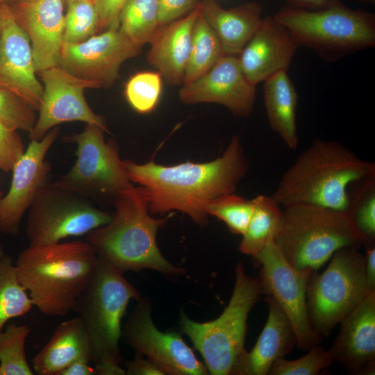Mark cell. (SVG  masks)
I'll use <instances>...</instances> for the list:
<instances>
[{
    "label": "cell",
    "mask_w": 375,
    "mask_h": 375,
    "mask_svg": "<svg viewBox=\"0 0 375 375\" xmlns=\"http://www.w3.org/2000/svg\"><path fill=\"white\" fill-rule=\"evenodd\" d=\"M124 163L130 181L144 190L151 214L181 211L200 225L208 223V204L235 192L249 169L238 135L231 138L221 156L207 162L165 166L153 160L137 164L124 160Z\"/></svg>",
    "instance_id": "6da1fadb"
},
{
    "label": "cell",
    "mask_w": 375,
    "mask_h": 375,
    "mask_svg": "<svg viewBox=\"0 0 375 375\" xmlns=\"http://www.w3.org/2000/svg\"><path fill=\"white\" fill-rule=\"evenodd\" d=\"M375 175V164L337 141L315 139L283 173L271 196L281 207L297 204L345 212L349 190Z\"/></svg>",
    "instance_id": "7a4b0ae2"
},
{
    "label": "cell",
    "mask_w": 375,
    "mask_h": 375,
    "mask_svg": "<svg viewBox=\"0 0 375 375\" xmlns=\"http://www.w3.org/2000/svg\"><path fill=\"white\" fill-rule=\"evenodd\" d=\"M111 220L85 235L97 256L124 272L150 269L169 276H182L185 269L169 262L156 242L158 229L170 216L154 218L149 215L142 187H132L114 197Z\"/></svg>",
    "instance_id": "3957f363"
},
{
    "label": "cell",
    "mask_w": 375,
    "mask_h": 375,
    "mask_svg": "<svg viewBox=\"0 0 375 375\" xmlns=\"http://www.w3.org/2000/svg\"><path fill=\"white\" fill-rule=\"evenodd\" d=\"M98 256L87 241L30 246L15 267L34 306L44 315L62 317L73 311Z\"/></svg>",
    "instance_id": "277c9868"
},
{
    "label": "cell",
    "mask_w": 375,
    "mask_h": 375,
    "mask_svg": "<svg viewBox=\"0 0 375 375\" xmlns=\"http://www.w3.org/2000/svg\"><path fill=\"white\" fill-rule=\"evenodd\" d=\"M274 242L292 267L313 272L338 249L365 244L345 212L308 204L283 208Z\"/></svg>",
    "instance_id": "5b68a950"
},
{
    "label": "cell",
    "mask_w": 375,
    "mask_h": 375,
    "mask_svg": "<svg viewBox=\"0 0 375 375\" xmlns=\"http://www.w3.org/2000/svg\"><path fill=\"white\" fill-rule=\"evenodd\" d=\"M273 17L288 28L299 46L313 49L326 60L375 45V15L339 0L317 9L287 5Z\"/></svg>",
    "instance_id": "8992f818"
},
{
    "label": "cell",
    "mask_w": 375,
    "mask_h": 375,
    "mask_svg": "<svg viewBox=\"0 0 375 375\" xmlns=\"http://www.w3.org/2000/svg\"><path fill=\"white\" fill-rule=\"evenodd\" d=\"M140 292L123 272L98 257L92 275L73 310L90 339L92 362H123L119 347L122 321L131 300Z\"/></svg>",
    "instance_id": "52a82bcc"
},
{
    "label": "cell",
    "mask_w": 375,
    "mask_h": 375,
    "mask_svg": "<svg viewBox=\"0 0 375 375\" xmlns=\"http://www.w3.org/2000/svg\"><path fill=\"white\" fill-rule=\"evenodd\" d=\"M233 291L227 306L215 319L197 322L183 312L180 326L201 355L212 375H229L244 342L249 313L262 294L259 279L246 273L239 262L235 269Z\"/></svg>",
    "instance_id": "ba28073f"
},
{
    "label": "cell",
    "mask_w": 375,
    "mask_h": 375,
    "mask_svg": "<svg viewBox=\"0 0 375 375\" xmlns=\"http://www.w3.org/2000/svg\"><path fill=\"white\" fill-rule=\"evenodd\" d=\"M359 247L336 251L328 267L313 272L306 287L309 322L320 338L328 337L370 291L365 272L364 254Z\"/></svg>",
    "instance_id": "9c48e42d"
},
{
    "label": "cell",
    "mask_w": 375,
    "mask_h": 375,
    "mask_svg": "<svg viewBox=\"0 0 375 375\" xmlns=\"http://www.w3.org/2000/svg\"><path fill=\"white\" fill-rule=\"evenodd\" d=\"M106 132L97 125L86 124L82 132L63 137L65 142L76 145V160L52 183L87 199L115 197L133 187L117 142L106 141Z\"/></svg>",
    "instance_id": "30bf717a"
},
{
    "label": "cell",
    "mask_w": 375,
    "mask_h": 375,
    "mask_svg": "<svg viewBox=\"0 0 375 375\" xmlns=\"http://www.w3.org/2000/svg\"><path fill=\"white\" fill-rule=\"evenodd\" d=\"M112 217L87 198L47 183L28 210L26 234L30 246L54 244L86 235Z\"/></svg>",
    "instance_id": "8fae6325"
},
{
    "label": "cell",
    "mask_w": 375,
    "mask_h": 375,
    "mask_svg": "<svg viewBox=\"0 0 375 375\" xmlns=\"http://www.w3.org/2000/svg\"><path fill=\"white\" fill-rule=\"evenodd\" d=\"M260 267L259 282L262 294L270 296L282 308L294 331L297 346L308 351L323 340L310 326L306 307V287L310 269L292 267L274 242L252 257Z\"/></svg>",
    "instance_id": "7c38bea8"
},
{
    "label": "cell",
    "mask_w": 375,
    "mask_h": 375,
    "mask_svg": "<svg viewBox=\"0 0 375 375\" xmlns=\"http://www.w3.org/2000/svg\"><path fill=\"white\" fill-rule=\"evenodd\" d=\"M152 303L140 297L128 317L122 331L123 342L135 353L146 356L169 375H206L208 370L199 361L181 335L161 331L151 318Z\"/></svg>",
    "instance_id": "4fadbf2b"
},
{
    "label": "cell",
    "mask_w": 375,
    "mask_h": 375,
    "mask_svg": "<svg viewBox=\"0 0 375 375\" xmlns=\"http://www.w3.org/2000/svg\"><path fill=\"white\" fill-rule=\"evenodd\" d=\"M43 83V94L34 126L29 132L31 140H40L58 125L69 122L95 124L108 131L103 117L89 106L84 90L99 88L93 82L77 78L59 65L37 72Z\"/></svg>",
    "instance_id": "5bb4252c"
},
{
    "label": "cell",
    "mask_w": 375,
    "mask_h": 375,
    "mask_svg": "<svg viewBox=\"0 0 375 375\" xmlns=\"http://www.w3.org/2000/svg\"><path fill=\"white\" fill-rule=\"evenodd\" d=\"M141 48L119 28H110L82 42H63L58 65L77 78L109 88L119 77L122 65Z\"/></svg>",
    "instance_id": "9a60e30c"
},
{
    "label": "cell",
    "mask_w": 375,
    "mask_h": 375,
    "mask_svg": "<svg viewBox=\"0 0 375 375\" xmlns=\"http://www.w3.org/2000/svg\"><path fill=\"white\" fill-rule=\"evenodd\" d=\"M60 133L58 127L49 131L40 140H31L15 162L8 192L0 201V233L17 235L22 219L40 189L48 183L51 170L46 155Z\"/></svg>",
    "instance_id": "2e32d148"
},
{
    "label": "cell",
    "mask_w": 375,
    "mask_h": 375,
    "mask_svg": "<svg viewBox=\"0 0 375 375\" xmlns=\"http://www.w3.org/2000/svg\"><path fill=\"white\" fill-rule=\"evenodd\" d=\"M256 87L245 77L238 56L224 55L206 74L183 85L178 96L186 104L218 103L244 117L253 111Z\"/></svg>",
    "instance_id": "e0dca14e"
},
{
    "label": "cell",
    "mask_w": 375,
    "mask_h": 375,
    "mask_svg": "<svg viewBox=\"0 0 375 375\" xmlns=\"http://www.w3.org/2000/svg\"><path fill=\"white\" fill-rule=\"evenodd\" d=\"M0 38V85L26 100L36 111L43 86L36 78L31 44L15 20L10 6L3 3Z\"/></svg>",
    "instance_id": "ac0fdd59"
},
{
    "label": "cell",
    "mask_w": 375,
    "mask_h": 375,
    "mask_svg": "<svg viewBox=\"0 0 375 375\" xmlns=\"http://www.w3.org/2000/svg\"><path fill=\"white\" fill-rule=\"evenodd\" d=\"M8 4L29 38L36 72L58 65L64 42L65 0H16Z\"/></svg>",
    "instance_id": "d6986e66"
},
{
    "label": "cell",
    "mask_w": 375,
    "mask_h": 375,
    "mask_svg": "<svg viewBox=\"0 0 375 375\" xmlns=\"http://www.w3.org/2000/svg\"><path fill=\"white\" fill-rule=\"evenodd\" d=\"M298 47L288 28L267 16L238 58L247 79L256 86L278 72L288 71Z\"/></svg>",
    "instance_id": "ffe728a7"
},
{
    "label": "cell",
    "mask_w": 375,
    "mask_h": 375,
    "mask_svg": "<svg viewBox=\"0 0 375 375\" xmlns=\"http://www.w3.org/2000/svg\"><path fill=\"white\" fill-rule=\"evenodd\" d=\"M340 324L328 349L334 362L342 365L350 374H374L375 291L369 292Z\"/></svg>",
    "instance_id": "44dd1931"
},
{
    "label": "cell",
    "mask_w": 375,
    "mask_h": 375,
    "mask_svg": "<svg viewBox=\"0 0 375 375\" xmlns=\"http://www.w3.org/2000/svg\"><path fill=\"white\" fill-rule=\"evenodd\" d=\"M264 300L269 308L266 323L253 348L240 354L231 375H268L274 362L297 346L292 325L282 308L270 296Z\"/></svg>",
    "instance_id": "7402d4cb"
},
{
    "label": "cell",
    "mask_w": 375,
    "mask_h": 375,
    "mask_svg": "<svg viewBox=\"0 0 375 375\" xmlns=\"http://www.w3.org/2000/svg\"><path fill=\"white\" fill-rule=\"evenodd\" d=\"M199 12L200 6L180 19L160 26L149 43L147 61L170 85H183L192 29Z\"/></svg>",
    "instance_id": "603a6c76"
},
{
    "label": "cell",
    "mask_w": 375,
    "mask_h": 375,
    "mask_svg": "<svg viewBox=\"0 0 375 375\" xmlns=\"http://www.w3.org/2000/svg\"><path fill=\"white\" fill-rule=\"evenodd\" d=\"M200 9L219 38L224 55L238 56L262 19V8L257 2L224 9L217 0H201Z\"/></svg>",
    "instance_id": "cb8c5ba5"
},
{
    "label": "cell",
    "mask_w": 375,
    "mask_h": 375,
    "mask_svg": "<svg viewBox=\"0 0 375 375\" xmlns=\"http://www.w3.org/2000/svg\"><path fill=\"white\" fill-rule=\"evenodd\" d=\"M92 361V348L87 331L77 316L56 328L49 342L34 356L32 366L38 375H58L70 364Z\"/></svg>",
    "instance_id": "d4e9b609"
},
{
    "label": "cell",
    "mask_w": 375,
    "mask_h": 375,
    "mask_svg": "<svg viewBox=\"0 0 375 375\" xmlns=\"http://www.w3.org/2000/svg\"><path fill=\"white\" fill-rule=\"evenodd\" d=\"M264 101L271 128L290 149L299 144L297 128L298 94L287 71H281L264 81Z\"/></svg>",
    "instance_id": "484cf974"
},
{
    "label": "cell",
    "mask_w": 375,
    "mask_h": 375,
    "mask_svg": "<svg viewBox=\"0 0 375 375\" xmlns=\"http://www.w3.org/2000/svg\"><path fill=\"white\" fill-rule=\"evenodd\" d=\"M252 199L253 212L238 249L253 257L274 241L281 224L283 208L271 196L260 194Z\"/></svg>",
    "instance_id": "4316f807"
},
{
    "label": "cell",
    "mask_w": 375,
    "mask_h": 375,
    "mask_svg": "<svg viewBox=\"0 0 375 375\" xmlns=\"http://www.w3.org/2000/svg\"><path fill=\"white\" fill-rule=\"evenodd\" d=\"M224 55L219 38L200 9L192 29L190 51L183 85L190 83L206 74Z\"/></svg>",
    "instance_id": "83f0119b"
},
{
    "label": "cell",
    "mask_w": 375,
    "mask_h": 375,
    "mask_svg": "<svg viewBox=\"0 0 375 375\" xmlns=\"http://www.w3.org/2000/svg\"><path fill=\"white\" fill-rule=\"evenodd\" d=\"M160 27L158 0H126L119 15V29L142 47Z\"/></svg>",
    "instance_id": "f1b7e54d"
},
{
    "label": "cell",
    "mask_w": 375,
    "mask_h": 375,
    "mask_svg": "<svg viewBox=\"0 0 375 375\" xmlns=\"http://www.w3.org/2000/svg\"><path fill=\"white\" fill-rule=\"evenodd\" d=\"M33 306L12 257L5 254L0 259V331L9 319L24 315Z\"/></svg>",
    "instance_id": "f546056e"
},
{
    "label": "cell",
    "mask_w": 375,
    "mask_h": 375,
    "mask_svg": "<svg viewBox=\"0 0 375 375\" xmlns=\"http://www.w3.org/2000/svg\"><path fill=\"white\" fill-rule=\"evenodd\" d=\"M365 241L375 242V175L354 183L345 212Z\"/></svg>",
    "instance_id": "4dcf8cb0"
},
{
    "label": "cell",
    "mask_w": 375,
    "mask_h": 375,
    "mask_svg": "<svg viewBox=\"0 0 375 375\" xmlns=\"http://www.w3.org/2000/svg\"><path fill=\"white\" fill-rule=\"evenodd\" d=\"M26 325L10 324L0 331V375H33L25 342L30 333Z\"/></svg>",
    "instance_id": "1f68e13d"
},
{
    "label": "cell",
    "mask_w": 375,
    "mask_h": 375,
    "mask_svg": "<svg viewBox=\"0 0 375 375\" xmlns=\"http://www.w3.org/2000/svg\"><path fill=\"white\" fill-rule=\"evenodd\" d=\"M67 8L64 19V42H82L101 31L94 0H76L68 4Z\"/></svg>",
    "instance_id": "d6a6232c"
},
{
    "label": "cell",
    "mask_w": 375,
    "mask_h": 375,
    "mask_svg": "<svg viewBox=\"0 0 375 375\" xmlns=\"http://www.w3.org/2000/svg\"><path fill=\"white\" fill-rule=\"evenodd\" d=\"M253 209V199H246L233 192L213 199L208 206L207 213L224 222L232 233L242 235Z\"/></svg>",
    "instance_id": "836d02e7"
},
{
    "label": "cell",
    "mask_w": 375,
    "mask_h": 375,
    "mask_svg": "<svg viewBox=\"0 0 375 375\" xmlns=\"http://www.w3.org/2000/svg\"><path fill=\"white\" fill-rule=\"evenodd\" d=\"M162 92V76L158 72H142L134 74L125 86V97L138 112H151L158 104Z\"/></svg>",
    "instance_id": "e575fe53"
},
{
    "label": "cell",
    "mask_w": 375,
    "mask_h": 375,
    "mask_svg": "<svg viewBox=\"0 0 375 375\" xmlns=\"http://www.w3.org/2000/svg\"><path fill=\"white\" fill-rule=\"evenodd\" d=\"M333 363L328 350L318 344L299 358L277 360L272 365L268 375H316Z\"/></svg>",
    "instance_id": "d590c367"
},
{
    "label": "cell",
    "mask_w": 375,
    "mask_h": 375,
    "mask_svg": "<svg viewBox=\"0 0 375 375\" xmlns=\"http://www.w3.org/2000/svg\"><path fill=\"white\" fill-rule=\"evenodd\" d=\"M35 111L20 96L0 85V122L7 127L29 133L37 119Z\"/></svg>",
    "instance_id": "8d00e7d4"
},
{
    "label": "cell",
    "mask_w": 375,
    "mask_h": 375,
    "mask_svg": "<svg viewBox=\"0 0 375 375\" xmlns=\"http://www.w3.org/2000/svg\"><path fill=\"white\" fill-rule=\"evenodd\" d=\"M24 151L23 141L17 131L0 122V169L5 172H11Z\"/></svg>",
    "instance_id": "74e56055"
},
{
    "label": "cell",
    "mask_w": 375,
    "mask_h": 375,
    "mask_svg": "<svg viewBox=\"0 0 375 375\" xmlns=\"http://www.w3.org/2000/svg\"><path fill=\"white\" fill-rule=\"evenodd\" d=\"M200 3V0H158L160 26L185 16L198 8Z\"/></svg>",
    "instance_id": "f35d334b"
},
{
    "label": "cell",
    "mask_w": 375,
    "mask_h": 375,
    "mask_svg": "<svg viewBox=\"0 0 375 375\" xmlns=\"http://www.w3.org/2000/svg\"><path fill=\"white\" fill-rule=\"evenodd\" d=\"M126 0H94L100 20L101 31L119 28V15Z\"/></svg>",
    "instance_id": "ab89813d"
},
{
    "label": "cell",
    "mask_w": 375,
    "mask_h": 375,
    "mask_svg": "<svg viewBox=\"0 0 375 375\" xmlns=\"http://www.w3.org/2000/svg\"><path fill=\"white\" fill-rule=\"evenodd\" d=\"M128 375H165V373L156 363L143 355L135 353L133 360L124 362Z\"/></svg>",
    "instance_id": "60d3db41"
},
{
    "label": "cell",
    "mask_w": 375,
    "mask_h": 375,
    "mask_svg": "<svg viewBox=\"0 0 375 375\" xmlns=\"http://www.w3.org/2000/svg\"><path fill=\"white\" fill-rule=\"evenodd\" d=\"M365 272L368 288L375 291V242L365 246Z\"/></svg>",
    "instance_id": "b9f144b4"
},
{
    "label": "cell",
    "mask_w": 375,
    "mask_h": 375,
    "mask_svg": "<svg viewBox=\"0 0 375 375\" xmlns=\"http://www.w3.org/2000/svg\"><path fill=\"white\" fill-rule=\"evenodd\" d=\"M93 367L94 375H124L126 370L120 364L110 361H99Z\"/></svg>",
    "instance_id": "7bdbcfd3"
},
{
    "label": "cell",
    "mask_w": 375,
    "mask_h": 375,
    "mask_svg": "<svg viewBox=\"0 0 375 375\" xmlns=\"http://www.w3.org/2000/svg\"><path fill=\"white\" fill-rule=\"evenodd\" d=\"M85 360L76 361L62 369L58 375H94L93 367Z\"/></svg>",
    "instance_id": "ee69618b"
},
{
    "label": "cell",
    "mask_w": 375,
    "mask_h": 375,
    "mask_svg": "<svg viewBox=\"0 0 375 375\" xmlns=\"http://www.w3.org/2000/svg\"><path fill=\"white\" fill-rule=\"evenodd\" d=\"M289 5L307 8L317 9L326 5L331 0H286Z\"/></svg>",
    "instance_id": "f6af8a7d"
},
{
    "label": "cell",
    "mask_w": 375,
    "mask_h": 375,
    "mask_svg": "<svg viewBox=\"0 0 375 375\" xmlns=\"http://www.w3.org/2000/svg\"><path fill=\"white\" fill-rule=\"evenodd\" d=\"M3 4H0V38H1V31H2V24H3V7H2Z\"/></svg>",
    "instance_id": "bcb514c9"
},
{
    "label": "cell",
    "mask_w": 375,
    "mask_h": 375,
    "mask_svg": "<svg viewBox=\"0 0 375 375\" xmlns=\"http://www.w3.org/2000/svg\"><path fill=\"white\" fill-rule=\"evenodd\" d=\"M5 249L3 244L0 241V259L5 255Z\"/></svg>",
    "instance_id": "7dc6e473"
},
{
    "label": "cell",
    "mask_w": 375,
    "mask_h": 375,
    "mask_svg": "<svg viewBox=\"0 0 375 375\" xmlns=\"http://www.w3.org/2000/svg\"><path fill=\"white\" fill-rule=\"evenodd\" d=\"M14 1H16V0H0V4H3V3H10Z\"/></svg>",
    "instance_id": "c3c4849f"
},
{
    "label": "cell",
    "mask_w": 375,
    "mask_h": 375,
    "mask_svg": "<svg viewBox=\"0 0 375 375\" xmlns=\"http://www.w3.org/2000/svg\"><path fill=\"white\" fill-rule=\"evenodd\" d=\"M74 1H76V0H65V4L67 6L68 4H69L70 3Z\"/></svg>",
    "instance_id": "681fc988"
},
{
    "label": "cell",
    "mask_w": 375,
    "mask_h": 375,
    "mask_svg": "<svg viewBox=\"0 0 375 375\" xmlns=\"http://www.w3.org/2000/svg\"><path fill=\"white\" fill-rule=\"evenodd\" d=\"M362 1H365L368 2V3H374L375 2V0H362Z\"/></svg>",
    "instance_id": "f907efd6"
},
{
    "label": "cell",
    "mask_w": 375,
    "mask_h": 375,
    "mask_svg": "<svg viewBox=\"0 0 375 375\" xmlns=\"http://www.w3.org/2000/svg\"><path fill=\"white\" fill-rule=\"evenodd\" d=\"M2 197H3V192L1 191V190L0 188V201H1V199H2Z\"/></svg>",
    "instance_id": "816d5d0a"
},
{
    "label": "cell",
    "mask_w": 375,
    "mask_h": 375,
    "mask_svg": "<svg viewBox=\"0 0 375 375\" xmlns=\"http://www.w3.org/2000/svg\"><path fill=\"white\" fill-rule=\"evenodd\" d=\"M20 1H31V0H20Z\"/></svg>",
    "instance_id": "f5cc1de1"
}]
</instances>
